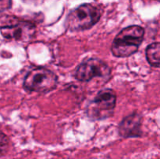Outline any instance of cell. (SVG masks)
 Returning a JSON list of instances; mask_svg holds the SVG:
<instances>
[{"instance_id":"cell-5","label":"cell","mask_w":160,"mask_h":159,"mask_svg":"<svg viewBox=\"0 0 160 159\" xmlns=\"http://www.w3.org/2000/svg\"><path fill=\"white\" fill-rule=\"evenodd\" d=\"M117 102V95L113 90L109 88L100 90L87 109L89 118L101 120L112 115Z\"/></svg>"},{"instance_id":"cell-8","label":"cell","mask_w":160,"mask_h":159,"mask_svg":"<svg viewBox=\"0 0 160 159\" xmlns=\"http://www.w3.org/2000/svg\"><path fill=\"white\" fill-rule=\"evenodd\" d=\"M145 53L150 65L160 68V42H155L148 45Z\"/></svg>"},{"instance_id":"cell-4","label":"cell","mask_w":160,"mask_h":159,"mask_svg":"<svg viewBox=\"0 0 160 159\" xmlns=\"http://www.w3.org/2000/svg\"><path fill=\"white\" fill-rule=\"evenodd\" d=\"M58 77L52 71L45 67H36L28 72L23 80V88L28 92L47 93L54 90Z\"/></svg>"},{"instance_id":"cell-3","label":"cell","mask_w":160,"mask_h":159,"mask_svg":"<svg viewBox=\"0 0 160 159\" xmlns=\"http://www.w3.org/2000/svg\"><path fill=\"white\" fill-rule=\"evenodd\" d=\"M102 10L93 4H83L70 11L65 20V26L71 31H85L92 28L100 20Z\"/></svg>"},{"instance_id":"cell-9","label":"cell","mask_w":160,"mask_h":159,"mask_svg":"<svg viewBox=\"0 0 160 159\" xmlns=\"http://www.w3.org/2000/svg\"><path fill=\"white\" fill-rule=\"evenodd\" d=\"M9 146V139L7 136L0 130V154H3Z\"/></svg>"},{"instance_id":"cell-10","label":"cell","mask_w":160,"mask_h":159,"mask_svg":"<svg viewBox=\"0 0 160 159\" xmlns=\"http://www.w3.org/2000/svg\"><path fill=\"white\" fill-rule=\"evenodd\" d=\"M12 6V0H0V12L9 9Z\"/></svg>"},{"instance_id":"cell-2","label":"cell","mask_w":160,"mask_h":159,"mask_svg":"<svg viewBox=\"0 0 160 159\" xmlns=\"http://www.w3.org/2000/svg\"><path fill=\"white\" fill-rule=\"evenodd\" d=\"M35 32V25L31 22L14 16L0 17V33L6 39L27 42L34 37Z\"/></svg>"},{"instance_id":"cell-7","label":"cell","mask_w":160,"mask_h":159,"mask_svg":"<svg viewBox=\"0 0 160 159\" xmlns=\"http://www.w3.org/2000/svg\"><path fill=\"white\" fill-rule=\"evenodd\" d=\"M142 118L138 112H134L125 117L119 126V133L122 137H138L142 134Z\"/></svg>"},{"instance_id":"cell-1","label":"cell","mask_w":160,"mask_h":159,"mask_svg":"<svg viewBox=\"0 0 160 159\" xmlns=\"http://www.w3.org/2000/svg\"><path fill=\"white\" fill-rule=\"evenodd\" d=\"M145 30L138 25L123 28L114 38L111 51L114 56L124 58L132 55L138 50L144 39Z\"/></svg>"},{"instance_id":"cell-6","label":"cell","mask_w":160,"mask_h":159,"mask_svg":"<svg viewBox=\"0 0 160 159\" xmlns=\"http://www.w3.org/2000/svg\"><path fill=\"white\" fill-rule=\"evenodd\" d=\"M111 73V69L107 63L99 59L92 58L81 62L74 73L78 80L90 81L95 77H106Z\"/></svg>"}]
</instances>
